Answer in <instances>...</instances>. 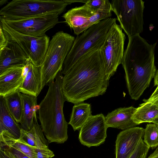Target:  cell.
I'll use <instances>...</instances> for the list:
<instances>
[{"label":"cell","mask_w":158,"mask_h":158,"mask_svg":"<svg viewBox=\"0 0 158 158\" xmlns=\"http://www.w3.org/2000/svg\"><path fill=\"white\" fill-rule=\"evenodd\" d=\"M109 85L100 50L83 55L63 77L62 89L66 101L74 104L102 95Z\"/></svg>","instance_id":"cell-1"},{"label":"cell","mask_w":158,"mask_h":158,"mask_svg":"<svg viewBox=\"0 0 158 158\" xmlns=\"http://www.w3.org/2000/svg\"><path fill=\"white\" fill-rule=\"evenodd\" d=\"M128 38L121 64L129 94L132 99L137 100L155 75L154 51L156 43L149 44L139 35Z\"/></svg>","instance_id":"cell-2"},{"label":"cell","mask_w":158,"mask_h":158,"mask_svg":"<svg viewBox=\"0 0 158 158\" xmlns=\"http://www.w3.org/2000/svg\"><path fill=\"white\" fill-rule=\"evenodd\" d=\"M63 76L61 71L48 85V89L40 104L39 119L43 133L49 143H63L68 139V123L63 108L66 101L62 89Z\"/></svg>","instance_id":"cell-3"},{"label":"cell","mask_w":158,"mask_h":158,"mask_svg":"<svg viewBox=\"0 0 158 158\" xmlns=\"http://www.w3.org/2000/svg\"><path fill=\"white\" fill-rule=\"evenodd\" d=\"M116 20L110 17L101 20L77 36L63 64V74L64 75L84 54L93 49H100L110 28Z\"/></svg>","instance_id":"cell-4"},{"label":"cell","mask_w":158,"mask_h":158,"mask_svg":"<svg viewBox=\"0 0 158 158\" xmlns=\"http://www.w3.org/2000/svg\"><path fill=\"white\" fill-rule=\"evenodd\" d=\"M69 4L67 0H13L1 9L0 17L16 20L51 13L60 15Z\"/></svg>","instance_id":"cell-5"},{"label":"cell","mask_w":158,"mask_h":158,"mask_svg":"<svg viewBox=\"0 0 158 158\" xmlns=\"http://www.w3.org/2000/svg\"><path fill=\"white\" fill-rule=\"evenodd\" d=\"M75 39L74 36L63 31L57 32L52 37L40 66L42 89L48 85L62 70Z\"/></svg>","instance_id":"cell-6"},{"label":"cell","mask_w":158,"mask_h":158,"mask_svg":"<svg viewBox=\"0 0 158 158\" xmlns=\"http://www.w3.org/2000/svg\"><path fill=\"white\" fill-rule=\"evenodd\" d=\"M112 11L128 37L143 30L144 2L142 0H112Z\"/></svg>","instance_id":"cell-7"},{"label":"cell","mask_w":158,"mask_h":158,"mask_svg":"<svg viewBox=\"0 0 158 158\" xmlns=\"http://www.w3.org/2000/svg\"><path fill=\"white\" fill-rule=\"evenodd\" d=\"M125 39L120 26L115 22L110 28L100 49L106 78L109 81L122 63Z\"/></svg>","instance_id":"cell-8"},{"label":"cell","mask_w":158,"mask_h":158,"mask_svg":"<svg viewBox=\"0 0 158 158\" xmlns=\"http://www.w3.org/2000/svg\"><path fill=\"white\" fill-rule=\"evenodd\" d=\"M0 21V25L7 40L16 42L33 64L41 66L49 45V37L46 35L41 37H36L21 34L10 27L1 17Z\"/></svg>","instance_id":"cell-9"},{"label":"cell","mask_w":158,"mask_h":158,"mask_svg":"<svg viewBox=\"0 0 158 158\" xmlns=\"http://www.w3.org/2000/svg\"><path fill=\"white\" fill-rule=\"evenodd\" d=\"M59 15L57 13H51L19 20H4L10 27L20 33L41 37L60 22Z\"/></svg>","instance_id":"cell-10"},{"label":"cell","mask_w":158,"mask_h":158,"mask_svg":"<svg viewBox=\"0 0 158 158\" xmlns=\"http://www.w3.org/2000/svg\"><path fill=\"white\" fill-rule=\"evenodd\" d=\"M62 17L77 36L99 21L109 18L86 4L70 9Z\"/></svg>","instance_id":"cell-11"},{"label":"cell","mask_w":158,"mask_h":158,"mask_svg":"<svg viewBox=\"0 0 158 158\" xmlns=\"http://www.w3.org/2000/svg\"><path fill=\"white\" fill-rule=\"evenodd\" d=\"M107 128L103 114L92 115L80 129V142L89 148L98 146L105 141Z\"/></svg>","instance_id":"cell-12"},{"label":"cell","mask_w":158,"mask_h":158,"mask_svg":"<svg viewBox=\"0 0 158 158\" xmlns=\"http://www.w3.org/2000/svg\"><path fill=\"white\" fill-rule=\"evenodd\" d=\"M144 134V129L139 127H135L120 132L115 142L116 158H129Z\"/></svg>","instance_id":"cell-13"},{"label":"cell","mask_w":158,"mask_h":158,"mask_svg":"<svg viewBox=\"0 0 158 158\" xmlns=\"http://www.w3.org/2000/svg\"><path fill=\"white\" fill-rule=\"evenodd\" d=\"M7 40L6 45L0 49V74L11 67H23L29 59L18 44Z\"/></svg>","instance_id":"cell-14"},{"label":"cell","mask_w":158,"mask_h":158,"mask_svg":"<svg viewBox=\"0 0 158 158\" xmlns=\"http://www.w3.org/2000/svg\"><path fill=\"white\" fill-rule=\"evenodd\" d=\"M136 108L133 106L120 107L109 113L105 117L107 127L125 130L138 125L132 119Z\"/></svg>","instance_id":"cell-15"},{"label":"cell","mask_w":158,"mask_h":158,"mask_svg":"<svg viewBox=\"0 0 158 158\" xmlns=\"http://www.w3.org/2000/svg\"><path fill=\"white\" fill-rule=\"evenodd\" d=\"M23 67H11L0 74V96L4 97L18 90L23 81L22 76Z\"/></svg>","instance_id":"cell-16"},{"label":"cell","mask_w":158,"mask_h":158,"mask_svg":"<svg viewBox=\"0 0 158 158\" xmlns=\"http://www.w3.org/2000/svg\"><path fill=\"white\" fill-rule=\"evenodd\" d=\"M42 89L41 67L31 63V69L18 90L37 97Z\"/></svg>","instance_id":"cell-17"},{"label":"cell","mask_w":158,"mask_h":158,"mask_svg":"<svg viewBox=\"0 0 158 158\" xmlns=\"http://www.w3.org/2000/svg\"><path fill=\"white\" fill-rule=\"evenodd\" d=\"M23 102V111L20 127L22 129L28 131L33 125L34 118L39 108L37 97L21 93Z\"/></svg>","instance_id":"cell-18"},{"label":"cell","mask_w":158,"mask_h":158,"mask_svg":"<svg viewBox=\"0 0 158 158\" xmlns=\"http://www.w3.org/2000/svg\"><path fill=\"white\" fill-rule=\"evenodd\" d=\"M35 148L48 147V142L45 138L41 126L38 123L36 113L31 129L26 131L21 129L20 138Z\"/></svg>","instance_id":"cell-19"},{"label":"cell","mask_w":158,"mask_h":158,"mask_svg":"<svg viewBox=\"0 0 158 158\" xmlns=\"http://www.w3.org/2000/svg\"><path fill=\"white\" fill-rule=\"evenodd\" d=\"M21 128L8 111L3 97L0 99V133L6 131L15 137L20 138Z\"/></svg>","instance_id":"cell-20"},{"label":"cell","mask_w":158,"mask_h":158,"mask_svg":"<svg viewBox=\"0 0 158 158\" xmlns=\"http://www.w3.org/2000/svg\"><path fill=\"white\" fill-rule=\"evenodd\" d=\"M0 148L10 147L18 149L30 157L35 158V148L29 145L21 138L14 137L6 131L0 133Z\"/></svg>","instance_id":"cell-21"},{"label":"cell","mask_w":158,"mask_h":158,"mask_svg":"<svg viewBox=\"0 0 158 158\" xmlns=\"http://www.w3.org/2000/svg\"><path fill=\"white\" fill-rule=\"evenodd\" d=\"M91 112L89 104L81 102L74 104L68 124L74 131L79 130L92 115Z\"/></svg>","instance_id":"cell-22"},{"label":"cell","mask_w":158,"mask_h":158,"mask_svg":"<svg viewBox=\"0 0 158 158\" xmlns=\"http://www.w3.org/2000/svg\"><path fill=\"white\" fill-rule=\"evenodd\" d=\"M137 107L132 119L139 125L144 123H152L158 118V106L148 102H144Z\"/></svg>","instance_id":"cell-23"},{"label":"cell","mask_w":158,"mask_h":158,"mask_svg":"<svg viewBox=\"0 0 158 158\" xmlns=\"http://www.w3.org/2000/svg\"><path fill=\"white\" fill-rule=\"evenodd\" d=\"M3 97L9 112L17 123H20L23 111V102L21 93L17 90Z\"/></svg>","instance_id":"cell-24"},{"label":"cell","mask_w":158,"mask_h":158,"mask_svg":"<svg viewBox=\"0 0 158 158\" xmlns=\"http://www.w3.org/2000/svg\"><path fill=\"white\" fill-rule=\"evenodd\" d=\"M144 143L149 148L158 146V125L148 124L144 129Z\"/></svg>","instance_id":"cell-25"},{"label":"cell","mask_w":158,"mask_h":158,"mask_svg":"<svg viewBox=\"0 0 158 158\" xmlns=\"http://www.w3.org/2000/svg\"><path fill=\"white\" fill-rule=\"evenodd\" d=\"M84 3L109 18L112 16L111 4L108 0H85Z\"/></svg>","instance_id":"cell-26"},{"label":"cell","mask_w":158,"mask_h":158,"mask_svg":"<svg viewBox=\"0 0 158 158\" xmlns=\"http://www.w3.org/2000/svg\"><path fill=\"white\" fill-rule=\"evenodd\" d=\"M149 148L142 139L129 158H146Z\"/></svg>","instance_id":"cell-27"},{"label":"cell","mask_w":158,"mask_h":158,"mask_svg":"<svg viewBox=\"0 0 158 158\" xmlns=\"http://www.w3.org/2000/svg\"><path fill=\"white\" fill-rule=\"evenodd\" d=\"M3 148L11 158H31L21 151L13 148L5 146Z\"/></svg>","instance_id":"cell-28"},{"label":"cell","mask_w":158,"mask_h":158,"mask_svg":"<svg viewBox=\"0 0 158 158\" xmlns=\"http://www.w3.org/2000/svg\"><path fill=\"white\" fill-rule=\"evenodd\" d=\"M35 148L36 152L35 158H52L54 156L53 152L48 147Z\"/></svg>","instance_id":"cell-29"},{"label":"cell","mask_w":158,"mask_h":158,"mask_svg":"<svg viewBox=\"0 0 158 158\" xmlns=\"http://www.w3.org/2000/svg\"><path fill=\"white\" fill-rule=\"evenodd\" d=\"M0 49H1L6 45L8 40L1 25H0Z\"/></svg>","instance_id":"cell-30"},{"label":"cell","mask_w":158,"mask_h":158,"mask_svg":"<svg viewBox=\"0 0 158 158\" xmlns=\"http://www.w3.org/2000/svg\"><path fill=\"white\" fill-rule=\"evenodd\" d=\"M31 63L29 59L26 64L23 66L22 72V76L23 80L29 72L31 67Z\"/></svg>","instance_id":"cell-31"},{"label":"cell","mask_w":158,"mask_h":158,"mask_svg":"<svg viewBox=\"0 0 158 158\" xmlns=\"http://www.w3.org/2000/svg\"><path fill=\"white\" fill-rule=\"evenodd\" d=\"M144 102H148L158 106V94L154 95H151L148 99L143 100Z\"/></svg>","instance_id":"cell-32"},{"label":"cell","mask_w":158,"mask_h":158,"mask_svg":"<svg viewBox=\"0 0 158 158\" xmlns=\"http://www.w3.org/2000/svg\"><path fill=\"white\" fill-rule=\"evenodd\" d=\"M0 158H11L2 148H0Z\"/></svg>","instance_id":"cell-33"},{"label":"cell","mask_w":158,"mask_h":158,"mask_svg":"<svg viewBox=\"0 0 158 158\" xmlns=\"http://www.w3.org/2000/svg\"><path fill=\"white\" fill-rule=\"evenodd\" d=\"M148 158H158V147Z\"/></svg>","instance_id":"cell-34"},{"label":"cell","mask_w":158,"mask_h":158,"mask_svg":"<svg viewBox=\"0 0 158 158\" xmlns=\"http://www.w3.org/2000/svg\"><path fill=\"white\" fill-rule=\"evenodd\" d=\"M154 78V86H158V70L156 71L155 75Z\"/></svg>","instance_id":"cell-35"},{"label":"cell","mask_w":158,"mask_h":158,"mask_svg":"<svg viewBox=\"0 0 158 158\" xmlns=\"http://www.w3.org/2000/svg\"><path fill=\"white\" fill-rule=\"evenodd\" d=\"M7 0H1L0 1V6H2L5 4L7 2Z\"/></svg>","instance_id":"cell-36"},{"label":"cell","mask_w":158,"mask_h":158,"mask_svg":"<svg viewBox=\"0 0 158 158\" xmlns=\"http://www.w3.org/2000/svg\"><path fill=\"white\" fill-rule=\"evenodd\" d=\"M158 94V86H157L154 91L152 94V95H154Z\"/></svg>","instance_id":"cell-37"},{"label":"cell","mask_w":158,"mask_h":158,"mask_svg":"<svg viewBox=\"0 0 158 158\" xmlns=\"http://www.w3.org/2000/svg\"><path fill=\"white\" fill-rule=\"evenodd\" d=\"M153 123L158 125V118H157L156 119H155L153 122Z\"/></svg>","instance_id":"cell-38"},{"label":"cell","mask_w":158,"mask_h":158,"mask_svg":"<svg viewBox=\"0 0 158 158\" xmlns=\"http://www.w3.org/2000/svg\"><path fill=\"white\" fill-rule=\"evenodd\" d=\"M156 119H157V118H156Z\"/></svg>","instance_id":"cell-39"}]
</instances>
